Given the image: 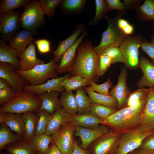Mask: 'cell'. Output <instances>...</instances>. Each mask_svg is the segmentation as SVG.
I'll return each instance as SVG.
<instances>
[{
    "label": "cell",
    "mask_w": 154,
    "mask_h": 154,
    "mask_svg": "<svg viewBox=\"0 0 154 154\" xmlns=\"http://www.w3.org/2000/svg\"><path fill=\"white\" fill-rule=\"evenodd\" d=\"M154 130L142 124L121 133L120 142L114 154H128L139 147L144 139Z\"/></svg>",
    "instance_id": "obj_4"
},
{
    "label": "cell",
    "mask_w": 154,
    "mask_h": 154,
    "mask_svg": "<svg viewBox=\"0 0 154 154\" xmlns=\"http://www.w3.org/2000/svg\"><path fill=\"white\" fill-rule=\"evenodd\" d=\"M139 67L143 75L137 83L138 88L140 89L146 86H154V62L142 56L139 58Z\"/></svg>",
    "instance_id": "obj_19"
},
{
    "label": "cell",
    "mask_w": 154,
    "mask_h": 154,
    "mask_svg": "<svg viewBox=\"0 0 154 154\" xmlns=\"http://www.w3.org/2000/svg\"><path fill=\"white\" fill-rule=\"evenodd\" d=\"M122 17H119L117 20V26L126 36H130L134 32V26L129 23L127 20L122 18Z\"/></svg>",
    "instance_id": "obj_47"
},
{
    "label": "cell",
    "mask_w": 154,
    "mask_h": 154,
    "mask_svg": "<svg viewBox=\"0 0 154 154\" xmlns=\"http://www.w3.org/2000/svg\"><path fill=\"white\" fill-rule=\"evenodd\" d=\"M101 55H106L110 57L112 60L113 64L117 62H122L124 64L125 63L119 46H113L109 47Z\"/></svg>",
    "instance_id": "obj_43"
},
{
    "label": "cell",
    "mask_w": 154,
    "mask_h": 154,
    "mask_svg": "<svg viewBox=\"0 0 154 154\" xmlns=\"http://www.w3.org/2000/svg\"><path fill=\"white\" fill-rule=\"evenodd\" d=\"M45 154H63L60 148L55 143H51Z\"/></svg>",
    "instance_id": "obj_54"
},
{
    "label": "cell",
    "mask_w": 154,
    "mask_h": 154,
    "mask_svg": "<svg viewBox=\"0 0 154 154\" xmlns=\"http://www.w3.org/2000/svg\"><path fill=\"white\" fill-rule=\"evenodd\" d=\"M122 16L118 13L114 17L104 16L108 23L107 28L103 33L100 43L93 47L94 50L99 56L109 47L113 46H119L127 36L119 28L117 24L118 19Z\"/></svg>",
    "instance_id": "obj_6"
},
{
    "label": "cell",
    "mask_w": 154,
    "mask_h": 154,
    "mask_svg": "<svg viewBox=\"0 0 154 154\" xmlns=\"http://www.w3.org/2000/svg\"><path fill=\"white\" fill-rule=\"evenodd\" d=\"M111 129L102 124L92 128H86L76 126L74 135L80 137V147L84 150H88L91 144L101 136L108 132Z\"/></svg>",
    "instance_id": "obj_12"
},
{
    "label": "cell",
    "mask_w": 154,
    "mask_h": 154,
    "mask_svg": "<svg viewBox=\"0 0 154 154\" xmlns=\"http://www.w3.org/2000/svg\"><path fill=\"white\" fill-rule=\"evenodd\" d=\"M69 77L67 74L62 77L48 80L44 84L37 86L26 85L24 87V90L31 91L38 95L48 92H56L62 93L65 91L61 85L62 82L66 78Z\"/></svg>",
    "instance_id": "obj_16"
},
{
    "label": "cell",
    "mask_w": 154,
    "mask_h": 154,
    "mask_svg": "<svg viewBox=\"0 0 154 154\" xmlns=\"http://www.w3.org/2000/svg\"><path fill=\"white\" fill-rule=\"evenodd\" d=\"M117 110L110 107L92 102L90 112L94 114L103 121Z\"/></svg>",
    "instance_id": "obj_36"
},
{
    "label": "cell",
    "mask_w": 154,
    "mask_h": 154,
    "mask_svg": "<svg viewBox=\"0 0 154 154\" xmlns=\"http://www.w3.org/2000/svg\"><path fill=\"white\" fill-rule=\"evenodd\" d=\"M90 154H93L92 152Z\"/></svg>",
    "instance_id": "obj_59"
},
{
    "label": "cell",
    "mask_w": 154,
    "mask_h": 154,
    "mask_svg": "<svg viewBox=\"0 0 154 154\" xmlns=\"http://www.w3.org/2000/svg\"><path fill=\"white\" fill-rule=\"evenodd\" d=\"M140 147L154 150V132L147 136L143 140Z\"/></svg>",
    "instance_id": "obj_51"
},
{
    "label": "cell",
    "mask_w": 154,
    "mask_h": 154,
    "mask_svg": "<svg viewBox=\"0 0 154 154\" xmlns=\"http://www.w3.org/2000/svg\"><path fill=\"white\" fill-rule=\"evenodd\" d=\"M38 154H45V153H44L40 152H38Z\"/></svg>",
    "instance_id": "obj_58"
},
{
    "label": "cell",
    "mask_w": 154,
    "mask_h": 154,
    "mask_svg": "<svg viewBox=\"0 0 154 154\" xmlns=\"http://www.w3.org/2000/svg\"><path fill=\"white\" fill-rule=\"evenodd\" d=\"M87 34V31H83L74 44L63 54L57 67L58 73L71 72L76 59L77 48Z\"/></svg>",
    "instance_id": "obj_15"
},
{
    "label": "cell",
    "mask_w": 154,
    "mask_h": 154,
    "mask_svg": "<svg viewBox=\"0 0 154 154\" xmlns=\"http://www.w3.org/2000/svg\"><path fill=\"white\" fill-rule=\"evenodd\" d=\"M35 112H29L22 114L25 124V133L23 139L31 141L36 131L38 117Z\"/></svg>",
    "instance_id": "obj_30"
},
{
    "label": "cell",
    "mask_w": 154,
    "mask_h": 154,
    "mask_svg": "<svg viewBox=\"0 0 154 154\" xmlns=\"http://www.w3.org/2000/svg\"><path fill=\"white\" fill-rule=\"evenodd\" d=\"M3 149L10 154H38L31 141L22 139L6 146Z\"/></svg>",
    "instance_id": "obj_25"
},
{
    "label": "cell",
    "mask_w": 154,
    "mask_h": 154,
    "mask_svg": "<svg viewBox=\"0 0 154 154\" xmlns=\"http://www.w3.org/2000/svg\"><path fill=\"white\" fill-rule=\"evenodd\" d=\"M86 1V0H64L60 7L64 12H77L82 10Z\"/></svg>",
    "instance_id": "obj_40"
},
{
    "label": "cell",
    "mask_w": 154,
    "mask_h": 154,
    "mask_svg": "<svg viewBox=\"0 0 154 154\" xmlns=\"http://www.w3.org/2000/svg\"><path fill=\"white\" fill-rule=\"evenodd\" d=\"M138 20L142 22L154 23V0H145L143 3L138 6L134 10ZM154 30V24L153 26Z\"/></svg>",
    "instance_id": "obj_29"
},
{
    "label": "cell",
    "mask_w": 154,
    "mask_h": 154,
    "mask_svg": "<svg viewBox=\"0 0 154 154\" xmlns=\"http://www.w3.org/2000/svg\"><path fill=\"white\" fill-rule=\"evenodd\" d=\"M86 92L92 102L118 110V103L116 99L111 96H106L96 92L90 87L84 86Z\"/></svg>",
    "instance_id": "obj_28"
},
{
    "label": "cell",
    "mask_w": 154,
    "mask_h": 154,
    "mask_svg": "<svg viewBox=\"0 0 154 154\" xmlns=\"http://www.w3.org/2000/svg\"><path fill=\"white\" fill-rule=\"evenodd\" d=\"M121 135L111 129L94 141L89 149L93 154H114L119 145Z\"/></svg>",
    "instance_id": "obj_10"
},
{
    "label": "cell",
    "mask_w": 154,
    "mask_h": 154,
    "mask_svg": "<svg viewBox=\"0 0 154 154\" xmlns=\"http://www.w3.org/2000/svg\"><path fill=\"white\" fill-rule=\"evenodd\" d=\"M2 154H10L8 152L6 151L5 152L3 153Z\"/></svg>",
    "instance_id": "obj_57"
},
{
    "label": "cell",
    "mask_w": 154,
    "mask_h": 154,
    "mask_svg": "<svg viewBox=\"0 0 154 154\" xmlns=\"http://www.w3.org/2000/svg\"><path fill=\"white\" fill-rule=\"evenodd\" d=\"M96 12L93 19L88 24L90 26H93L97 24L103 16L108 11L106 0H95Z\"/></svg>",
    "instance_id": "obj_42"
},
{
    "label": "cell",
    "mask_w": 154,
    "mask_h": 154,
    "mask_svg": "<svg viewBox=\"0 0 154 154\" xmlns=\"http://www.w3.org/2000/svg\"><path fill=\"white\" fill-rule=\"evenodd\" d=\"M30 0H1L0 2V15L25 6Z\"/></svg>",
    "instance_id": "obj_39"
},
{
    "label": "cell",
    "mask_w": 154,
    "mask_h": 154,
    "mask_svg": "<svg viewBox=\"0 0 154 154\" xmlns=\"http://www.w3.org/2000/svg\"><path fill=\"white\" fill-rule=\"evenodd\" d=\"M92 151L90 150H84L79 146L75 139L74 149L72 154H90Z\"/></svg>",
    "instance_id": "obj_53"
},
{
    "label": "cell",
    "mask_w": 154,
    "mask_h": 154,
    "mask_svg": "<svg viewBox=\"0 0 154 154\" xmlns=\"http://www.w3.org/2000/svg\"><path fill=\"white\" fill-rule=\"evenodd\" d=\"M149 95L141 116L142 124L154 130V86L149 87Z\"/></svg>",
    "instance_id": "obj_26"
},
{
    "label": "cell",
    "mask_w": 154,
    "mask_h": 154,
    "mask_svg": "<svg viewBox=\"0 0 154 154\" xmlns=\"http://www.w3.org/2000/svg\"><path fill=\"white\" fill-rule=\"evenodd\" d=\"M128 154H154V150L139 147Z\"/></svg>",
    "instance_id": "obj_55"
},
{
    "label": "cell",
    "mask_w": 154,
    "mask_h": 154,
    "mask_svg": "<svg viewBox=\"0 0 154 154\" xmlns=\"http://www.w3.org/2000/svg\"><path fill=\"white\" fill-rule=\"evenodd\" d=\"M10 87H11L10 85L7 81L0 78V89H5Z\"/></svg>",
    "instance_id": "obj_56"
},
{
    "label": "cell",
    "mask_w": 154,
    "mask_h": 154,
    "mask_svg": "<svg viewBox=\"0 0 154 154\" xmlns=\"http://www.w3.org/2000/svg\"><path fill=\"white\" fill-rule=\"evenodd\" d=\"M149 88H140L131 93L127 99V106H135L141 102L147 99Z\"/></svg>",
    "instance_id": "obj_38"
},
{
    "label": "cell",
    "mask_w": 154,
    "mask_h": 154,
    "mask_svg": "<svg viewBox=\"0 0 154 154\" xmlns=\"http://www.w3.org/2000/svg\"><path fill=\"white\" fill-rule=\"evenodd\" d=\"M51 136L45 133L34 135L31 142L38 152L45 153L49 147V144L52 142Z\"/></svg>",
    "instance_id": "obj_35"
},
{
    "label": "cell",
    "mask_w": 154,
    "mask_h": 154,
    "mask_svg": "<svg viewBox=\"0 0 154 154\" xmlns=\"http://www.w3.org/2000/svg\"><path fill=\"white\" fill-rule=\"evenodd\" d=\"M37 114L38 119L34 135L45 133L46 127L52 115L48 112L44 110H40Z\"/></svg>",
    "instance_id": "obj_41"
},
{
    "label": "cell",
    "mask_w": 154,
    "mask_h": 154,
    "mask_svg": "<svg viewBox=\"0 0 154 154\" xmlns=\"http://www.w3.org/2000/svg\"><path fill=\"white\" fill-rule=\"evenodd\" d=\"M127 75L126 68L122 66L121 68V72L118 76L117 84L113 87L109 92V95L113 96L117 100L118 110L127 106V99L131 93L126 84Z\"/></svg>",
    "instance_id": "obj_13"
},
{
    "label": "cell",
    "mask_w": 154,
    "mask_h": 154,
    "mask_svg": "<svg viewBox=\"0 0 154 154\" xmlns=\"http://www.w3.org/2000/svg\"><path fill=\"white\" fill-rule=\"evenodd\" d=\"M18 54L17 50L7 45L3 40H0V62L9 63L15 70H18L19 60Z\"/></svg>",
    "instance_id": "obj_27"
},
{
    "label": "cell",
    "mask_w": 154,
    "mask_h": 154,
    "mask_svg": "<svg viewBox=\"0 0 154 154\" xmlns=\"http://www.w3.org/2000/svg\"><path fill=\"white\" fill-rule=\"evenodd\" d=\"M71 121L76 126L92 128L101 124L102 121L92 113L70 115Z\"/></svg>",
    "instance_id": "obj_24"
},
{
    "label": "cell",
    "mask_w": 154,
    "mask_h": 154,
    "mask_svg": "<svg viewBox=\"0 0 154 154\" xmlns=\"http://www.w3.org/2000/svg\"><path fill=\"white\" fill-rule=\"evenodd\" d=\"M37 95L41 101L39 110H45L52 115L56 111L62 108L58 98V92H48Z\"/></svg>",
    "instance_id": "obj_23"
},
{
    "label": "cell",
    "mask_w": 154,
    "mask_h": 154,
    "mask_svg": "<svg viewBox=\"0 0 154 154\" xmlns=\"http://www.w3.org/2000/svg\"><path fill=\"white\" fill-rule=\"evenodd\" d=\"M3 122L13 131L24 137L25 124L22 114L0 112V123Z\"/></svg>",
    "instance_id": "obj_20"
},
{
    "label": "cell",
    "mask_w": 154,
    "mask_h": 154,
    "mask_svg": "<svg viewBox=\"0 0 154 154\" xmlns=\"http://www.w3.org/2000/svg\"><path fill=\"white\" fill-rule=\"evenodd\" d=\"M108 11L116 10L122 15L126 14L127 9L123 3L119 0H106Z\"/></svg>",
    "instance_id": "obj_48"
},
{
    "label": "cell",
    "mask_w": 154,
    "mask_h": 154,
    "mask_svg": "<svg viewBox=\"0 0 154 154\" xmlns=\"http://www.w3.org/2000/svg\"><path fill=\"white\" fill-rule=\"evenodd\" d=\"M76 126L70 121L62 125L51 135L52 142L56 144L63 154H72L74 147Z\"/></svg>",
    "instance_id": "obj_9"
},
{
    "label": "cell",
    "mask_w": 154,
    "mask_h": 154,
    "mask_svg": "<svg viewBox=\"0 0 154 154\" xmlns=\"http://www.w3.org/2000/svg\"><path fill=\"white\" fill-rule=\"evenodd\" d=\"M0 123V151L10 144L23 138L20 135L13 133L4 122Z\"/></svg>",
    "instance_id": "obj_31"
},
{
    "label": "cell",
    "mask_w": 154,
    "mask_h": 154,
    "mask_svg": "<svg viewBox=\"0 0 154 154\" xmlns=\"http://www.w3.org/2000/svg\"><path fill=\"white\" fill-rule=\"evenodd\" d=\"M34 42L40 53L47 54L51 51L50 42L48 40L45 39H39L35 41Z\"/></svg>",
    "instance_id": "obj_49"
},
{
    "label": "cell",
    "mask_w": 154,
    "mask_h": 154,
    "mask_svg": "<svg viewBox=\"0 0 154 154\" xmlns=\"http://www.w3.org/2000/svg\"><path fill=\"white\" fill-rule=\"evenodd\" d=\"M41 104V100L36 93L24 90L15 93L10 102L1 105L0 112L21 114L29 112H37Z\"/></svg>",
    "instance_id": "obj_3"
},
{
    "label": "cell",
    "mask_w": 154,
    "mask_h": 154,
    "mask_svg": "<svg viewBox=\"0 0 154 154\" xmlns=\"http://www.w3.org/2000/svg\"><path fill=\"white\" fill-rule=\"evenodd\" d=\"M15 93L11 87L0 89V104L2 105L10 102L13 98Z\"/></svg>",
    "instance_id": "obj_50"
},
{
    "label": "cell",
    "mask_w": 154,
    "mask_h": 154,
    "mask_svg": "<svg viewBox=\"0 0 154 154\" xmlns=\"http://www.w3.org/2000/svg\"><path fill=\"white\" fill-rule=\"evenodd\" d=\"M86 28V26L84 25L78 24L71 35L66 39L60 41L54 54L53 59L57 63H60L63 54L74 44L78 36L82 32L85 30Z\"/></svg>",
    "instance_id": "obj_21"
},
{
    "label": "cell",
    "mask_w": 154,
    "mask_h": 154,
    "mask_svg": "<svg viewBox=\"0 0 154 154\" xmlns=\"http://www.w3.org/2000/svg\"><path fill=\"white\" fill-rule=\"evenodd\" d=\"M0 78L7 81L15 93L24 90L27 81L16 72L13 66L8 63L0 62Z\"/></svg>",
    "instance_id": "obj_14"
},
{
    "label": "cell",
    "mask_w": 154,
    "mask_h": 154,
    "mask_svg": "<svg viewBox=\"0 0 154 154\" xmlns=\"http://www.w3.org/2000/svg\"><path fill=\"white\" fill-rule=\"evenodd\" d=\"M147 100L135 106L117 110L103 121L101 124L121 134L142 125L141 116Z\"/></svg>",
    "instance_id": "obj_2"
},
{
    "label": "cell",
    "mask_w": 154,
    "mask_h": 154,
    "mask_svg": "<svg viewBox=\"0 0 154 154\" xmlns=\"http://www.w3.org/2000/svg\"><path fill=\"white\" fill-rule=\"evenodd\" d=\"M70 121H71L70 114L63 108L60 109L51 115L45 133L51 136L56 133L62 125Z\"/></svg>",
    "instance_id": "obj_22"
},
{
    "label": "cell",
    "mask_w": 154,
    "mask_h": 154,
    "mask_svg": "<svg viewBox=\"0 0 154 154\" xmlns=\"http://www.w3.org/2000/svg\"><path fill=\"white\" fill-rule=\"evenodd\" d=\"M21 14V24L25 30L35 31L44 23V14L38 1H31Z\"/></svg>",
    "instance_id": "obj_8"
},
{
    "label": "cell",
    "mask_w": 154,
    "mask_h": 154,
    "mask_svg": "<svg viewBox=\"0 0 154 154\" xmlns=\"http://www.w3.org/2000/svg\"><path fill=\"white\" fill-rule=\"evenodd\" d=\"M58 65L53 59L46 63L37 65L29 70H15L18 74L28 82L30 85L37 86L44 84L49 78L58 77Z\"/></svg>",
    "instance_id": "obj_5"
},
{
    "label": "cell",
    "mask_w": 154,
    "mask_h": 154,
    "mask_svg": "<svg viewBox=\"0 0 154 154\" xmlns=\"http://www.w3.org/2000/svg\"><path fill=\"white\" fill-rule=\"evenodd\" d=\"M99 56L93 49L90 41L82 42L77 49L74 63L71 72L72 76L78 75L90 82H96L99 76L98 67Z\"/></svg>",
    "instance_id": "obj_1"
},
{
    "label": "cell",
    "mask_w": 154,
    "mask_h": 154,
    "mask_svg": "<svg viewBox=\"0 0 154 154\" xmlns=\"http://www.w3.org/2000/svg\"><path fill=\"white\" fill-rule=\"evenodd\" d=\"M59 100L62 108L68 113L74 115L78 112L75 98L72 91H65L61 93Z\"/></svg>",
    "instance_id": "obj_33"
},
{
    "label": "cell",
    "mask_w": 154,
    "mask_h": 154,
    "mask_svg": "<svg viewBox=\"0 0 154 154\" xmlns=\"http://www.w3.org/2000/svg\"><path fill=\"white\" fill-rule=\"evenodd\" d=\"M143 38L141 35L127 36L120 45L119 48L125 60V67L136 70L139 67V49Z\"/></svg>",
    "instance_id": "obj_7"
},
{
    "label": "cell",
    "mask_w": 154,
    "mask_h": 154,
    "mask_svg": "<svg viewBox=\"0 0 154 154\" xmlns=\"http://www.w3.org/2000/svg\"><path fill=\"white\" fill-rule=\"evenodd\" d=\"M122 1L127 10L129 11L134 10L144 1L142 0H123Z\"/></svg>",
    "instance_id": "obj_52"
},
{
    "label": "cell",
    "mask_w": 154,
    "mask_h": 154,
    "mask_svg": "<svg viewBox=\"0 0 154 154\" xmlns=\"http://www.w3.org/2000/svg\"><path fill=\"white\" fill-rule=\"evenodd\" d=\"M112 64V60L110 57L105 55L99 56L98 67V74L99 77L104 75Z\"/></svg>",
    "instance_id": "obj_45"
},
{
    "label": "cell",
    "mask_w": 154,
    "mask_h": 154,
    "mask_svg": "<svg viewBox=\"0 0 154 154\" xmlns=\"http://www.w3.org/2000/svg\"><path fill=\"white\" fill-rule=\"evenodd\" d=\"M35 31L23 30L18 31L9 41V45L18 52L19 58L24 50L34 39Z\"/></svg>",
    "instance_id": "obj_17"
},
{
    "label": "cell",
    "mask_w": 154,
    "mask_h": 154,
    "mask_svg": "<svg viewBox=\"0 0 154 154\" xmlns=\"http://www.w3.org/2000/svg\"><path fill=\"white\" fill-rule=\"evenodd\" d=\"M151 41L148 42L143 38L141 47L142 50L154 62V33H152L150 37Z\"/></svg>",
    "instance_id": "obj_46"
},
{
    "label": "cell",
    "mask_w": 154,
    "mask_h": 154,
    "mask_svg": "<svg viewBox=\"0 0 154 154\" xmlns=\"http://www.w3.org/2000/svg\"><path fill=\"white\" fill-rule=\"evenodd\" d=\"M86 93L84 87L80 88L76 90L74 96L78 114H83L90 112V108L92 102Z\"/></svg>",
    "instance_id": "obj_32"
},
{
    "label": "cell",
    "mask_w": 154,
    "mask_h": 154,
    "mask_svg": "<svg viewBox=\"0 0 154 154\" xmlns=\"http://www.w3.org/2000/svg\"><path fill=\"white\" fill-rule=\"evenodd\" d=\"M63 0H39V3L44 15L51 19L54 16L56 9L60 7Z\"/></svg>",
    "instance_id": "obj_37"
},
{
    "label": "cell",
    "mask_w": 154,
    "mask_h": 154,
    "mask_svg": "<svg viewBox=\"0 0 154 154\" xmlns=\"http://www.w3.org/2000/svg\"><path fill=\"white\" fill-rule=\"evenodd\" d=\"M89 85L94 91L106 96H110L109 90L113 88L112 83L110 78L105 82L101 84H98L93 81H90Z\"/></svg>",
    "instance_id": "obj_44"
},
{
    "label": "cell",
    "mask_w": 154,
    "mask_h": 154,
    "mask_svg": "<svg viewBox=\"0 0 154 154\" xmlns=\"http://www.w3.org/2000/svg\"><path fill=\"white\" fill-rule=\"evenodd\" d=\"M19 58L18 70L21 71L29 70L37 65L45 63L43 60L37 57L33 42L24 50Z\"/></svg>",
    "instance_id": "obj_18"
},
{
    "label": "cell",
    "mask_w": 154,
    "mask_h": 154,
    "mask_svg": "<svg viewBox=\"0 0 154 154\" xmlns=\"http://www.w3.org/2000/svg\"><path fill=\"white\" fill-rule=\"evenodd\" d=\"M89 82L85 78L78 75L72 76L65 78L61 83V85L65 91H72L78 88L89 85Z\"/></svg>",
    "instance_id": "obj_34"
},
{
    "label": "cell",
    "mask_w": 154,
    "mask_h": 154,
    "mask_svg": "<svg viewBox=\"0 0 154 154\" xmlns=\"http://www.w3.org/2000/svg\"><path fill=\"white\" fill-rule=\"evenodd\" d=\"M21 13L12 11L0 15V36L4 41H9L17 32Z\"/></svg>",
    "instance_id": "obj_11"
}]
</instances>
